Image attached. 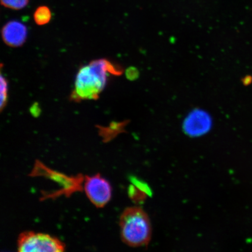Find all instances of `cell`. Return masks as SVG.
I'll return each instance as SVG.
<instances>
[{
	"instance_id": "obj_10",
	"label": "cell",
	"mask_w": 252,
	"mask_h": 252,
	"mask_svg": "<svg viewBox=\"0 0 252 252\" xmlns=\"http://www.w3.org/2000/svg\"><path fill=\"white\" fill-rule=\"evenodd\" d=\"M126 75L128 80L131 81L135 80L139 77V71H138L136 68L130 67L126 70Z\"/></svg>"
},
{
	"instance_id": "obj_6",
	"label": "cell",
	"mask_w": 252,
	"mask_h": 252,
	"mask_svg": "<svg viewBox=\"0 0 252 252\" xmlns=\"http://www.w3.org/2000/svg\"><path fill=\"white\" fill-rule=\"evenodd\" d=\"M210 119L206 113L197 112L191 114L186 121L184 128L187 134L190 135L203 134L209 130Z\"/></svg>"
},
{
	"instance_id": "obj_2",
	"label": "cell",
	"mask_w": 252,
	"mask_h": 252,
	"mask_svg": "<svg viewBox=\"0 0 252 252\" xmlns=\"http://www.w3.org/2000/svg\"><path fill=\"white\" fill-rule=\"evenodd\" d=\"M123 242L131 247L149 244L152 226L148 214L139 207H130L124 211L119 220Z\"/></svg>"
},
{
	"instance_id": "obj_5",
	"label": "cell",
	"mask_w": 252,
	"mask_h": 252,
	"mask_svg": "<svg viewBox=\"0 0 252 252\" xmlns=\"http://www.w3.org/2000/svg\"><path fill=\"white\" fill-rule=\"evenodd\" d=\"M28 33L26 25L17 20L8 22L1 31L3 41L6 45L11 47L23 46L26 42Z\"/></svg>"
},
{
	"instance_id": "obj_7",
	"label": "cell",
	"mask_w": 252,
	"mask_h": 252,
	"mask_svg": "<svg viewBox=\"0 0 252 252\" xmlns=\"http://www.w3.org/2000/svg\"><path fill=\"white\" fill-rule=\"evenodd\" d=\"M52 11L46 5L40 6L34 12L33 19L37 25L42 26L49 23L52 19Z\"/></svg>"
},
{
	"instance_id": "obj_9",
	"label": "cell",
	"mask_w": 252,
	"mask_h": 252,
	"mask_svg": "<svg viewBox=\"0 0 252 252\" xmlns=\"http://www.w3.org/2000/svg\"><path fill=\"white\" fill-rule=\"evenodd\" d=\"M1 105L0 109L1 112L5 108L8 102V81L7 79L3 76L1 74Z\"/></svg>"
},
{
	"instance_id": "obj_4",
	"label": "cell",
	"mask_w": 252,
	"mask_h": 252,
	"mask_svg": "<svg viewBox=\"0 0 252 252\" xmlns=\"http://www.w3.org/2000/svg\"><path fill=\"white\" fill-rule=\"evenodd\" d=\"M84 190L91 202L97 208L106 206L112 197L111 186L99 174L86 176Z\"/></svg>"
},
{
	"instance_id": "obj_11",
	"label": "cell",
	"mask_w": 252,
	"mask_h": 252,
	"mask_svg": "<svg viewBox=\"0 0 252 252\" xmlns=\"http://www.w3.org/2000/svg\"><path fill=\"white\" fill-rule=\"evenodd\" d=\"M31 112L33 116H38L40 113V109L39 104L34 103L31 108Z\"/></svg>"
},
{
	"instance_id": "obj_8",
	"label": "cell",
	"mask_w": 252,
	"mask_h": 252,
	"mask_svg": "<svg viewBox=\"0 0 252 252\" xmlns=\"http://www.w3.org/2000/svg\"><path fill=\"white\" fill-rule=\"evenodd\" d=\"M29 1L30 0H1L2 6L13 10H21L26 7Z\"/></svg>"
},
{
	"instance_id": "obj_1",
	"label": "cell",
	"mask_w": 252,
	"mask_h": 252,
	"mask_svg": "<svg viewBox=\"0 0 252 252\" xmlns=\"http://www.w3.org/2000/svg\"><path fill=\"white\" fill-rule=\"evenodd\" d=\"M122 73L121 67L108 60H94L79 70L74 90L70 94L71 101L80 102L98 99L108 83L109 75H120Z\"/></svg>"
},
{
	"instance_id": "obj_3",
	"label": "cell",
	"mask_w": 252,
	"mask_h": 252,
	"mask_svg": "<svg viewBox=\"0 0 252 252\" xmlns=\"http://www.w3.org/2000/svg\"><path fill=\"white\" fill-rule=\"evenodd\" d=\"M17 248L20 252H62L65 245L51 235L27 231L19 235Z\"/></svg>"
}]
</instances>
